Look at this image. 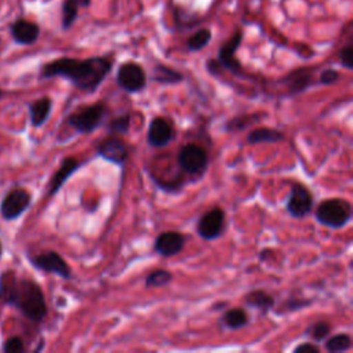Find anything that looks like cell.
<instances>
[{"instance_id":"1f68e13d","label":"cell","mask_w":353,"mask_h":353,"mask_svg":"<svg viewBox=\"0 0 353 353\" xmlns=\"http://www.w3.org/2000/svg\"><path fill=\"white\" fill-rule=\"evenodd\" d=\"M339 80V72L335 70V69H324L321 73H320V84L323 85H330V84H334Z\"/></svg>"},{"instance_id":"ba28073f","label":"cell","mask_w":353,"mask_h":353,"mask_svg":"<svg viewBox=\"0 0 353 353\" xmlns=\"http://www.w3.org/2000/svg\"><path fill=\"white\" fill-rule=\"evenodd\" d=\"M314 197L309 188L303 183H294L290 189V194L287 197L285 210L287 212L296 219H302L307 216L313 210Z\"/></svg>"},{"instance_id":"ac0fdd59","label":"cell","mask_w":353,"mask_h":353,"mask_svg":"<svg viewBox=\"0 0 353 353\" xmlns=\"http://www.w3.org/2000/svg\"><path fill=\"white\" fill-rule=\"evenodd\" d=\"M51 109H52V99L48 97H43L32 102L29 105L30 124L33 127H41L50 117Z\"/></svg>"},{"instance_id":"44dd1931","label":"cell","mask_w":353,"mask_h":353,"mask_svg":"<svg viewBox=\"0 0 353 353\" xmlns=\"http://www.w3.org/2000/svg\"><path fill=\"white\" fill-rule=\"evenodd\" d=\"M150 79L159 84H165V85H172L178 84L183 80V74L178 72L176 69L164 65V63H156L152 69V76Z\"/></svg>"},{"instance_id":"d6a6232c","label":"cell","mask_w":353,"mask_h":353,"mask_svg":"<svg viewBox=\"0 0 353 353\" xmlns=\"http://www.w3.org/2000/svg\"><path fill=\"white\" fill-rule=\"evenodd\" d=\"M320 347L313 342H303L294 347V353H319Z\"/></svg>"},{"instance_id":"4316f807","label":"cell","mask_w":353,"mask_h":353,"mask_svg":"<svg viewBox=\"0 0 353 353\" xmlns=\"http://www.w3.org/2000/svg\"><path fill=\"white\" fill-rule=\"evenodd\" d=\"M172 273L170 270L165 269H156L153 272H150L146 277H145V287L148 288H159V287H164L168 285L172 281Z\"/></svg>"},{"instance_id":"7402d4cb","label":"cell","mask_w":353,"mask_h":353,"mask_svg":"<svg viewBox=\"0 0 353 353\" xmlns=\"http://www.w3.org/2000/svg\"><path fill=\"white\" fill-rule=\"evenodd\" d=\"M221 321L225 328L236 331L245 327L250 321V317L244 307H230L222 314Z\"/></svg>"},{"instance_id":"e0dca14e","label":"cell","mask_w":353,"mask_h":353,"mask_svg":"<svg viewBox=\"0 0 353 353\" xmlns=\"http://www.w3.org/2000/svg\"><path fill=\"white\" fill-rule=\"evenodd\" d=\"M244 302L248 307L256 309L261 313L270 312L276 305L274 296L270 295L269 292H266L265 290H252V291L247 292L244 295Z\"/></svg>"},{"instance_id":"f1b7e54d","label":"cell","mask_w":353,"mask_h":353,"mask_svg":"<svg viewBox=\"0 0 353 353\" xmlns=\"http://www.w3.org/2000/svg\"><path fill=\"white\" fill-rule=\"evenodd\" d=\"M252 119H255L254 114L251 116H239V117H234L232 120H229L225 125V130L226 131H237V130H241L244 128L247 124H250L252 121Z\"/></svg>"},{"instance_id":"836d02e7","label":"cell","mask_w":353,"mask_h":353,"mask_svg":"<svg viewBox=\"0 0 353 353\" xmlns=\"http://www.w3.org/2000/svg\"><path fill=\"white\" fill-rule=\"evenodd\" d=\"M312 301L309 299H302V298H294V299H290L287 303H285V307L287 310H299L307 305H310Z\"/></svg>"},{"instance_id":"7a4b0ae2","label":"cell","mask_w":353,"mask_h":353,"mask_svg":"<svg viewBox=\"0 0 353 353\" xmlns=\"http://www.w3.org/2000/svg\"><path fill=\"white\" fill-rule=\"evenodd\" d=\"M1 299L15 306L33 323H41L47 316V303L41 287L30 279H14L0 294Z\"/></svg>"},{"instance_id":"e575fe53","label":"cell","mask_w":353,"mask_h":353,"mask_svg":"<svg viewBox=\"0 0 353 353\" xmlns=\"http://www.w3.org/2000/svg\"><path fill=\"white\" fill-rule=\"evenodd\" d=\"M273 251L272 250H269V248H266V250H262L261 252H259V261H265V259H268L269 256H270V254H272Z\"/></svg>"},{"instance_id":"484cf974","label":"cell","mask_w":353,"mask_h":353,"mask_svg":"<svg viewBox=\"0 0 353 353\" xmlns=\"http://www.w3.org/2000/svg\"><path fill=\"white\" fill-rule=\"evenodd\" d=\"M211 30L207 29V28H201L199 30H196L193 34L189 36L188 41H186V47L189 51L192 52H196V51H200L203 50L204 47H207V44L210 43L211 40Z\"/></svg>"},{"instance_id":"9a60e30c","label":"cell","mask_w":353,"mask_h":353,"mask_svg":"<svg viewBox=\"0 0 353 353\" xmlns=\"http://www.w3.org/2000/svg\"><path fill=\"white\" fill-rule=\"evenodd\" d=\"M81 163L76 159V157H65L58 170L54 172V175L51 176V181L48 183V196H54L55 193H58V190L62 188V185L70 178V175L73 172H76L80 168Z\"/></svg>"},{"instance_id":"d590c367","label":"cell","mask_w":353,"mask_h":353,"mask_svg":"<svg viewBox=\"0 0 353 353\" xmlns=\"http://www.w3.org/2000/svg\"><path fill=\"white\" fill-rule=\"evenodd\" d=\"M1 252H3V248H1V244H0V256H1Z\"/></svg>"},{"instance_id":"4fadbf2b","label":"cell","mask_w":353,"mask_h":353,"mask_svg":"<svg viewBox=\"0 0 353 353\" xmlns=\"http://www.w3.org/2000/svg\"><path fill=\"white\" fill-rule=\"evenodd\" d=\"M175 138V130L172 123L161 116L153 117L148 134H146V141L152 148H164L170 145Z\"/></svg>"},{"instance_id":"603a6c76","label":"cell","mask_w":353,"mask_h":353,"mask_svg":"<svg viewBox=\"0 0 353 353\" xmlns=\"http://www.w3.org/2000/svg\"><path fill=\"white\" fill-rule=\"evenodd\" d=\"M91 0H65L62 4V26L68 29L77 18L79 8H87Z\"/></svg>"},{"instance_id":"d4e9b609","label":"cell","mask_w":353,"mask_h":353,"mask_svg":"<svg viewBox=\"0 0 353 353\" xmlns=\"http://www.w3.org/2000/svg\"><path fill=\"white\" fill-rule=\"evenodd\" d=\"M131 127V114L123 113L108 121L106 130L109 135H125Z\"/></svg>"},{"instance_id":"5b68a950","label":"cell","mask_w":353,"mask_h":353,"mask_svg":"<svg viewBox=\"0 0 353 353\" xmlns=\"http://www.w3.org/2000/svg\"><path fill=\"white\" fill-rule=\"evenodd\" d=\"M178 164L189 175H203L208 168V153L197 143H186L178 153Z\"/></svg>"},{"instance_id":"5bb4252c","label":"cell","mask_w":353,"mask_h":353,"mask_svg":"<svg viewBox=\"0 0 353 353\" xmlns=\"http://www.w3.org/2000/svg\"><path fill=\"white\" fill-rule=\"evenodd\" d=\"M186 243V237L178 230H165L157 234L153 243V250L165 258L178 255Z\"/></svg>"},{"instance_id":"ffe728a7","label":"cell","mask_w":353,"mask_h":353,"mask_svg":"<svg viewBox=\"0 0 353 353\" xmlns=\"http://www.w3.org/2000/svg\"><path fill=\"white\" fill-rule=\"evenodd\" d=\"M284 139H285V135L283 131L276 130V128H269V127L254 128L247 135V142L250 145L279 143V142H283Z\"/></svg>"},{"instance_id":"2e32d148","label":"cell","mask_w":353,"mask_h":353,"mask_svg":"<svg viewBox=\"0 0 353 353\" xmlns=\"http://www.w3.org/2000/svg\"><path fill=\"white\" fill-rule=\"evenodd\" d=\"M40 29L34 22L19 19L11 28V34L14 40L19 44H33L39 37Z\"/></svg>"},{"instance_id":"8fae6325","label":"cell","mask_w":353,"mask_h":353,"mask_svg":"<svg viewBox=\"0 0 353 353\" xmlns=\"http://www.w3.org/2000/svg\"><path fill=\"white\" fill-rule=\"evenodd\" d=\"M97 154L106 161L117 165H124L128 159L130 150L127 143L119 135H109L95 146Z\"/></svg>"},{"instance_id":"d6986e66","label":"cell","mask_w":353,"mask_h":353,"mask_svg":"<svg viewBox=\"0 0 353 353\" xmlns=\"http://www.w3.org/2000/svg\"><path fill=\"white\" fill-rule=\"evenodd\" d=\"M281 81L287 84L290 94H299L309 88L310 81H312V72L306 68H302V69L291 72Z\"/></svg>"},{"instance_id":"3957f363","label":"cell","mask_w":353,"mask_h":353,"mask_svg":"<svg viewBox=\"0 0 353 353\" xmlns=\"http://www.w3.org/2000/svg\"><path fill=\"white\" fill-rule=\"evenodd\" d=\"M353 215L352 204L342 197H330L320 201L314 210L316 221L330 229H342Z\"/></svg>"},{"instance_id":"7c38bea8","label":"cell","mask_w":353,"mask_h":353,"mask_svg":"<svg viewBox=\"0 0 353 353\" xmlns=\"http://www.w3.org/2000/svg\"><path fill=\"white\" fill-rule=\"evenodd\" d=\"M243 40V33L241 30H236L228 41H225L219 50H218V57L215 62L218 63L219 69H226L232 73H241V63L236 58V51L240 47Z\"/></svg>"},{"instance_id":"52a82bcc","label":"cell","mask_w":353,"mask_h":353,"mask_svg":"<svg viewBox=\"0 0 353 353\" xmlns=\"http://www.w3.org/2000/svg\"><path fill=\"white\" fill-rule=\"evenodd\" d=\"M225 221V210L222 207H212L197 219L196 233L205 241L216 240L223 233Z\"/></svg>"},{"instance_id":"8992f818","label":"cell","mask_w":353,"mask_h":353,"mask_svg":"<svg viewBox=\"0 0 353 353\" xmlns=\"http://www.w3.org/2000/svg\"><path fill=\"white\" fill-rule=\"evenodd\" d=\"M117 85L128 94H137L146 87V72L137 62H124L119 66L116 73Z\"/></svg>"},{"instance_id":"4dcf8cb0","label":"cell","mask_w":353,"mask_h":353,"mask_svg":"<svg viewBox=\"0 0 353 353\" xmlns=\"http://www.w3.org/2000/svg\"><path fill=\"white\" fill-rule=\"evenodd\" d=\"M3 350L6 353H21V352L25 350V346H23V342L19 336H11L4 342Z\"/></svg>"},{"instance_id":"30bf717a","label":"cell","mask_w":353,"mask_h":353,"mask_svg":"<svg viewBox=\"0 0 353 353\" xmlns=\"http://www.w3.org/2000/svg\"><path fill=\"white\" fill-rule=\"evenodd\" d=\"M29 259L30 263L41 272L54 273L65 280H69L72 277L70 266L57 251H46L34 256H30Z\"/></svg>"},{"instance_id":"f546056e","label":"cell","mask_w":353,"mask_h":353,"mask_svg":"<svg viewBox=\"0 0 353 353\" xmlns=\"http://www.w3.org/2000/svg\"><path fill=\"white\" fill-rule=\"evenodd\" d=\"M338 57H339V61L343 68H346V69L353 68V46L350 43L339 50Z\"/></svg>"},{"instance_id":"83f0119b","label":"cell","mask_w":353,"mask_h":353,"mask_svg":"<svg viewBox=\"0 0 353 353\" xmlns=\"http://www.w3.org/2000/svg\"><path fill=\"white\" fill-rule=\"evenodd\" d=\"M331 332V325L330 323L327 321H323V320H319L316 321L314 324H312L307 330H306V334L310 335V338L316 342H323Z\"/></svg>"},{"instance_id":"8d00e7d4","label":"cell","mask_w":353,"mask_h":353,"mask_svg":"<svg viewBox=\"0 0 353 353\" xmlns=\"http://www.w3.org/2000/svg\"><path fill=\"white\" fill-rule=\"evenodd\" d=\"M1 94H3V92H1V90H0V97H1Z\"/></svg>"},{"instance_id":"9c48e42d","label":"cell","mask_w":353,"mask_h":353,"mask_svg":"<svg viewBox=\"0 0 353 353\" xmlns=\"http://www.w3.org/2000/svg\"><path fill=\"white\" fill-rule=\"evenodd\" d=\"M32 196L30 193L23 188H14L11 189L0 204V212L1 216L6 221H14L19 218L30 205Z\"/></svg>"},{"instance_id":"cb8c5ba5","label":"cell","mask_w":353,"mask_h":353,"mask_svg":"<svg viewBox=\"0 0 353 353\" xmlns=\"http://www.w3.org/2000/svg\"><path fill=\"white\" fill-rule=\"evenodd\" d=\"M325 349L330 353H343L347 352L352 347V338L349 334H335V335H328L325 339Z\"/></svg>"},{"instance_id":"6da1fadb","label":"cell","mask_w":353,"mask_h":353,"mask_svg":"<svg viewBox=\"0 0 353 353\" xmlns=\"http://www.w3.org/2000/svg\"><path fill=\"white\" fill-rule=\"evenodd\" d=\"M112 66L113 61L109 57H90L85 59L63 57L46 63L40 70V77H63L77 90L92 94L108 77Z\"/></svg>"},{"instance_id":"277c9868","label":"cell","mask_w":353,"mask_h":353,"mask_svg":"<svg viewBox=\"0 0 353 353\" xmlns=\"http://www.w3.org/2000/svg\"><path fill=\"white\" fill-rule=\"evenodd\" d=\"M108 116V106L105 102H95L84 106L68 116V124L79 134H91L98 130Z\"/></svg>"}]
</instances>
